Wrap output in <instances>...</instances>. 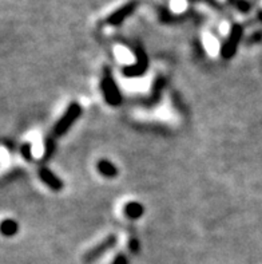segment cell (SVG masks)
Listing matches in <instances>:
<instances>
[{
	"label": "cell",
	"mask_w": 262,
	"mask_h": 264,
	"mask_svg": "<svg viewBox=\"0 0 262 264\" xmlns=\"http://www.w3.org/2000/svg\"><path fill=\"white\" fill-rule=\"evenodd\" d=\"M39 176H40V180L46 185H48L53 191H61L62 187H63L62 181L47 168L40 169V170H39Z\"/></svg>",
	"instance_id": "5b68a950"
},
{
	"label": "cell",
	"mask_w": 262,
	"mask_h": 264,
	"mask_svg": "<svg viewBox=\"0 0 262 264\" xmlns=\"http://www.w3.org/2000/svg\"><path fill=\"white\" fill-rule=\"evenodd\" d=\"M241 34H242V30L239 26H234L233 30L230 31V35H229L228 42L225 43V46L222 47V55L225 58H232L234 55L237 50V46H238L239 40H241Z\"/></svg>",
	"instance_id": "3957f363"
},
{
	"label": "cell",
	"mask_w": 262,
	"mask_h": 264,
	"mask_svg": "<svg viewBox=\"0 0 262 264\" xmlns=\"http://www.w3.org/2000/svg\"><path fill=\"white\" fill-rule=\"evenodd\" d=\"M102 90L104 94V98L110 105H119L121 104V94L115 84L114 79L111 78L110 74H106L102 80Z\"/></svg>",
	"instance_id": "7a4b0ae2"
},
{
	"label": "cell",
	"mask_w": 262,
	"mask_h": 264,
	"mask_svg": "<svg viewBox=\"0 0 262 264\" xmlns=\"http://www.w3.org/2000/svg\"><path fill=\"white\" fill-rule=\"evenodd\" d=\"M113 264H129L127 259H126L123 255H119L118 257H115V260L113 261Z\"/></svg>",
	"instance_id": "4fadbf2b"
},
{
	"label": "cell",
	"mask_w": 262,
	"mask_h": 264,
	"mask_svg": "<svg viewBox=\"0 0 262 264\" xmlns=\"http://www.w3.org/2000/svg\"><path fill=\"white\" fill-rule=\"evenodd\" d=\"M80 113H82V109H80L79 105L78 104L70 105L69 109L66 110L65 115L58 121L57 126H55V129H54V134H55V136H62V134H65L66 131L71 127L72 123L78 119Z\"/></svg>",
	"instance_id": "6da1fadb"
},
{
	"label": "cell",
	"mask_w": 262,
	"mask_h": 264,
	"mask_svg": "<svg viewBox=\"0 0 262 264\" xmlns=\"http://www.w3.org/2000/svg\"><path fill=\"white\" fill-rule=\"evenodd\" d=\"M98 169L99 172L102 173L103 176L106 177H114L117 173H118V170H117V168H115L114 165L111 164L110 161L107 160H102L98 164Z\"/></svg>",
	"instance_id": "ba28073f"
},
{
	"label": "cell",
	"mask_w": 262,
	"mask_h": 264,
	"mask_svg": "<svg viewBox=\"0 0 262 264\" xmlns=\"http://www.w3.org/2000/svg\"><path fill=\"white\" fill-rule=\"evenodd\" d=\"M114 244H115L114 236H110V238L104 239V240H103L100 244L95 245L94 248L90 249V251H88V252L84 255V260L90 263V261L95 260V259H99V257L102 256L103 253L107 252L109 249L113 248V247H114Z\"/></svg>",
	"instance_id": "277c9868"
},
{
	"label": "cell",
	"mask_w": 262,
	"mask_h": 264,
	"mask_svg": "<svg viewBox=\"0 0 262 264\" xmlns=\"http://www.w3.org/2000/svg\"><path fill=\"white\" fill-rule=\"evenodd\" d=\"M170 7L175 14H179L186 10V0H171Z\"/></svg>",
	"instance_id": "8fae6325"
},
{
	"label": "cell",
	"mask_w": 262,
	"mask_h": 264,
	"mask_svg": "<svg viewBox=\"0 0 262 264\" xmlns=\"http://www.w3.org/2000/svg\"><path fill=\"white\" fill-rule=\"evenodd\" d=\"M2 232L6 236H12L18 232V224L14 220H4L2 224Z\"/></svg>",
	"instance_id": "9c48e42d"
},
{
	"label": "cell",
	"mask_w": 262,
	"mask_h": 264,
	"mask_svg": "<svg viewBox=\"0 0 262 264\" xmlns=\"http://www.w3.org/2000/svg\"><path fill=\"white\" fill-rule=\"evenodd\" d=\"M115 54H117V57L118 59H121L122 62H133V55L130 54L129 50H126L125 47H117L115 49Z\"/></svg>",
	"instance_id": "30bf717a"
},
{
	"label": "cell",
	"mask_w": 262,
	"mask_h": 264,
	"mask_svg": "<svg viewBox=\"0 0 262 264\" xmlns=\"http://www.w3.org/2000/svg\"><path fill=\"white\" fill-rule=\"evenodd\" d=\"M205 46L206 49L210 51L212 54H216L217 50H218V45H217V42L214 40L213 36H210V35H205Z\"/></svg>",
	"instance_id": "7c38bea8"
},
{
	"label": "cell",
	"mask_w": 262,
	"mask_h": 264,
	"mask_svg": "<svg viewBox=\"0 0 262 264\" xmlns=\"http://www.w3.org/2000/svg\"><path fill=\"white\" fill-rule=\"evenodd\" d=\"M133 8H134V4H127L126 7L121 8V10H118V11H115L113 15L110 16V19H109V22L113 24H117V23H121L122 20L125 19L126 16L129 15L130 12L133 11Z\"/></svg>",
	"instance_id": "8992f818"
},
{
	"label": "cell",
	"mask_w": 262,
	"mask_h": 264,
	"mask_svg": "<svg viewBox=\"0 0 262 264\" xmlns=\"http://www.w3.org/2000/svg\"><path fill=\"white\" fill-rule=\"evenodd\" d=\"M125 213L129 216L130 218H138L141 217L142 213H143V207H142L139 203H129L125 207Z\"/></svg>",
	"instance_id": "52a82bcc"
}]
</instances>
